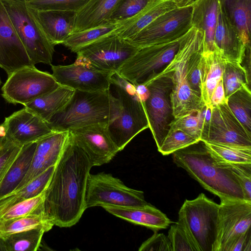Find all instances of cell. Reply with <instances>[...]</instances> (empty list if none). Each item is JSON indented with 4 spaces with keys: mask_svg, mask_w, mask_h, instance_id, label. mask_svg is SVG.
Returning a JSON list of instances; mask_svg holds the SVG:
<instances>
[{
    "mask_svg": "<svg viewBox=\"0 0 251 251\" xmlns=\"http://www.w3.org/2000/svg\"><path fill=\"white\" fill-rule=\"evenodd\" d=\"M92 167L87 155L69 131L45 190L43 211L54 226L69 227L81 218L86 209L85 194Z\"/></svg>",
    "mask_w": 251,
    "mask_h": 251,
    "instance_id": "6da1fadb",
    "label": "cell"
},
{
    "mask_svg": "<svg viewBox=\"0 0 251 251\" xmlns=\"http://www.w3.org/2000/svg\"><path fill=\"white\" fill-rule=\"evenodd\" d=\"M172 154L173 161L178 167L220 200H246L236 177L227 168L217 162L203 141Z\"/></svg>",
    "mask_w": 251,
    "mask_h": 251,
    "instance_id": "7a4b0ae2",
    "label": "cell"
},
{
    "mask_svg": "<svg viewBox=\"0 0 251 251\" xmlns=\"http://www.w3.org/2000/svg\"><path fill=\"white\" fill-rule=\"evenodd\" d=\"M120 111L119 100L109 90L97 92L75 90L67 104L47 123L56 132L98 124L108 126L118 117Z\"/></svg>",
    "mask_w": 251,
    "mask_h": 251,
    "instance_id": "3957f363",
    "label": "cell"
},
{
    "mask_svg": "<svg viewBox=\"0 0 251 251\" xmlns=\"http://www.w3.org/2000/svg\"><path fill=\"white\" fill-rule=\"evenodd\" d=\"M120 105L118 117L107 126L109 135L119 149L123 150L138 134L149 127L146 111L135 87L117 73L111 76Z\"/></svg>",
    "mask_w": 251,
    "mask_h": 251,
    "instance_id": "277c9868",
    "label": "cell"
},
{
    "mask_svg": "<svg viewBox=\"0 0 251 251\" xmlns=\"http://www.w3.org/2000/svg\"><path fill=\"white\" fill-rule=\"evenodd\" d=\"M203 37L204 35L201 31L192 27L180 38L176 53L166 66L172 71L173 86L170 97L175 119L195 113L206 108L201 97L191 89L186 76L187 59Z\"/></svg>",
    "mask_w": 251,
    "mask_h": 251,
    "instance_id": "5b68a950",
    "label": "cell"
},
{
    "mask_svg": "<svg viewBox=\"0 0 251 251\" xmlns=\"http://www.w3.org/2000/svg\"><path fill=\"white\" fill-rule=\"evenodd\" d=\"M142 84L148 90V96L142 102L149 128L158 149L169 130L170 124L175 119L170 97L173 86L172 71L166 66Z\"/></svg>",
    "mask_w": 251,
    "mask_h": 251,
    "instance_id": "8992f818",
    "label": "cell"
},
{
    "mask_svg": "<svg viewBox=\"0 0 251 251\" xmlns=\"http://www.w3.org/2000/svg\"><path fill=\"white\" fill-rule=\"evenodd\" d=\"M33 65H51L54 46L29 13L25 0H1Z\"/></svg>",
    "mask_w": 251,
    "mask_h": 251,
    "instance_id": "52a82bcc",
    "label": "cell"
},
{
    "mask_svg": "<svg viewBox=\"0 0 251 251\" xmlns=\"http://www.w3.org/2000/svg\"><path fill=\"white\" fill-rule=\"evenodd\" d=\"M219 204L203 193L186 200L178 212V220L186 226L200 251H213L218 223Z\"/></svg>",
    "mask_w": 251,
    "mask_h": 251,
    "instance_id": "ba28073f",
    "label": "cell"
},
{
    "mask_svg": "<svg viewBox=\"0 0 251 251\" xmlns=\"http://www.w3.org/2000/svg\"><path fill=\"white\" fill-rule=\"evenodd\" d=\"M149 203L143 191L126 186L110 174L89 175L85 194L86 209L97 206L137 207Z\"/></svg>",
    "mask_w": 251,
    "mask_h": 251,
    "instance_id": "9c48e42d",
    "label": "cell"
},
{
    "mask_svg": "<svg viewBox=\"0 0 251 251\" xmlns=\"http://www.w3.org/2000/svg\"><path fill=\"white\" fill-rule=\"evenodd\" d=\"M140 49L115 32L78 50L75 62L99 70L117 73Z\"/></svg>",
    "mask_w": 251,
    "mask_h": 251,
    "instance_id": "30bf717a",
    "label": "cell"
},
{
    "mask_svg": "<svg viewBox=\"0 0 251 251\" xmlns=\"http://www.w3.org/2000/svg\"><path fill=\"white\" fill-rule=\"evenodd\" d=\"M192 5L176 7L157 17L129 40L139 48L179 40L192 27Z\"/></svg>",
    "mask_w": 251,
    "mask_h": 251,
    "instance_id": "8fae6325",
    "label": "cell"
},
{
    "mask_svg": "<svg viewBox=\"0 0 251 251\" xmlns=\"http://www.w3.org/2000/svg\"><path fill=\"white\" fill-rule=\"evenodd\" d=\"M180 39L141 48L117 73L134 85L143 84L172 61L178 49Z\"/></svg>",
    "mask_w": 251,
    "mask_h": 251,
    "instance_id": "7c38bea8",
    "label": "cell"
},
{
    "mask_svg": "<svg viewBox=\"0 0 251 251\" xmlns=\"http://www.w3.org/2000/svg\"><path fill=\"white\" fill-rule=\"evenodd\" d=\"M60 85L52 74L31 65L19 69L8 75L1 88V96L9 103L24 105Z\"/></svg>",
    "mask_w": 251,
    "mask_h": 251,
    "instance_id": "4fadbf2b",
    "label": "cell"
},
{
    "mask_svg": "<svg viewBox=\"0 0 251 251\" xmlns=\"http://www.w3.org/2000/svg\"><path fill=\"white\" fill-rule=\"evenodd\" d=\"M201 141L251 148V132L236 118L226 102L210 109L209 117L206 116L203 126Z\"/></svg>",
    "mask_w": 251,
    "mask_h": 251,
    "instance_id": "5bb4252c",
    "label": "cell"
},
{
    "mask_svg": "<svg viewBox=\"0 0 251 251\" xmlns=\"http://www.w3.org/2000/svg\"><path fill=\"white\" fill-rule=\"evenodd\" d=\"M220 200L217 237L213 251H224L232 240L251 230V201Z\"/></svg>",
    "mask_w": 251,
    "mask_h": 251,
    "instance_id": "9a60e30c",
    "label": "cell"
},
{
    "mask_svg": "<svg viewBox=\"0 0 251 251\" xmlns=\"http://www.w3.org/2000/svg\"><path fill=\"white\" fill-rule=\"evenodd\" d=\"M52 75L57 83L75 90L86 92L110 89L115 73L103 71L77 62L67 65H51Z\"/></svg>",
    "mask_w": 251,
    "mask_h": 251,
    "instance_id": "2e32d148",
    "label": "cell"
},
{
    "mask_svg": "<svg viewBox=\"0 0 251 251\" xmlns=\"http://www.w3.org/2000/svg\"><path fill=\"white\" fill-rule=\"evenodd\" d=\"M107 126L94 124L69 131L87 155L92 167L109 162L119 151L109 135Z\"/></svg>",
    "mask_w": 251,
    "mask_h": 251,
    "instance_id": "e0dca14e",
    "label": "cell"
},
{
    "mask_svg": "<svg viewBox=\"0 0 251 251\" xmlns=\"http://www.w3.org/2000/svg\"><path fill=\"white\" fill-rule=\"evenodd\" d=\"M33 65L0 0V67L8 75L23 67Z\"/></svg>",
    "mask_w": 251,
    "mask_h": 251,
    "instance_id": "ac0fdd59",
    "label": "cell"
},
{
    "mask_svg": "<svg viewBox=\"0 0 251 251\" xmlns=\"http://www.w3.org/2000/svg\"><path fill=\"white\" fill-rule=\"evenodd\" d=\"M5 138L23 146L37 142L53 131L47 123L25 107L5 118Z\"/></svg>",
    "mask_w": 251,
    "mask_h": 251,
    "instance_id": "d6986e66",
    "label": "cell"
},
{
    "mask_svg": "<svg viewBox=\"0 0 251 251\" xmlns=\"http://www.w3.org/2000/svg\"><path fill=\"white\" fill-rule=\"evenodd\" d=\"M69 131H54L37 142L30 167L23 179L15 189L28 184L59 160L67 142Z\"/></svg>",
    "mask_w": 251,
    "mask_h": 251,
    "instance_id": "ffe728a7",
    "label": "cell"
},
{
    "mask_svg": "<svg viewBox=\"0 0 251 251\" xmlns=\"http://www.w3.org/2000/svg\"><path fill=\"white\" fill-rule=\"evenodd\" d=\"M27 10L48 40L54 46L62 43L73 32L76 12Z\"/></svg>",
    "mask_w": 251,
    "mask_h": 251,
    "instance_id": "44dd1931",
    "label": "cell"
},
{
    "mask_svg": "<svg viewBox=\"0 0 251 251\" xmlns=\"http://www.w3.org/2000/svg\"><path fill=\"white\" fill-rule=\"evenodd\" d=\"M215 50L226 61L241 64L246 45L237 29L228 21L220 6L214 36Z\"/></svg>",
    "mask_w": 251,
    "mask_h": 251,
    "instance_id": "7402d4cb",
    "label": "cell"
},
{
    "mask_svg": "<svg viewBox=\"0 0 251 251\" xmlns=\"http://www.w3.org/2000/svg\"><path fill=\"white\" fill-rule=\"evenodd\" d=\"M110 214L135 225L144 226L154 231L164 229L172 223L160 210L149 203L137 207L103 206Z\"/></svg>",
    "mask_w": 251,
    "mask_h": 251,
    "instance_id": "603a6c76",
    "label": "cell"
},
{
    "mask_svg": "<svg viewBox=\"0 0 251 251\" xmlns=\"http://www.w3.org/2000/svg\"><path fill=\"white\" fill-rule=\"evenodd\" d=\"M191 5L192 26L204 35V52L215 50L214 36L220 9L219 0H197Z\"/></svg>",
    "mask_w": 251,
    "mask_h": 251,
    "instance_id": "cb8c5ba5",
    "label": "cell"
},
{
    "mask_svg": "<svg viewBox=\"0 0 251 251\" xmlns=\"http://www.w3.org/2000/svg\"><path fill=\"white\" fill-rule=\"evenodd\" d=\"M176 7L174 0H153L115 32L121 38L129 40L159 16Z\"/></svg>",
    "mask_w": 251,
    "mask_h": 251,
    "instance_id": "d4e9b609",
    "label": "cell"
},
{
    "mask_svg": "<svg viewBox=\"0 0 251 251\" xmlns=\"http://www.w3.org/2000/svg\"><path fill=\"white\" fill-rule=\"evenodd\" d=\"M120 0H89L76 13L73 32L109 23L108 19Z\"/></svg>",
    "mask_w": 251,
    "mask_h": 251,
    "instance_id": "484cf974",
    "label": "cell"
},
{
    "mask_svg": "<svg viewBox=\"0 0 251 251\" xmlns=\"http://www.w3.org/2000/svg\"><path fill=\"white\" fill-rule=\"evenodd\" d=\"M74 92V89L60 85L25 104L24 106L47 122L67 104Z\"/></svg>",
    "mask_w": 251,
    "mask_h": 251,
    "instance_id": "4316f807",
    "label": "cell"
},
{
    "mask_svg": "<svg viewBox=\"0 0 251 251\" xmlns=\"http://www.w3.org/2000/svg\"><path fill=\"white\" fill-rule=\"evenodd\" d=\"M229 22L237 29L246 45L251 44V0H219Z\"/></svg>",
    "mask_w": 251,
    "mask_h": 251,
    "instance_id": "83f0119b",
    "label": "cell"
},
{
    "mask_svg": "<svg viewBox=\"0 0 251 251\" xmlns=\"http://www.w3.org/2000/svg\"><path fill=\"white\" fill-rule=\"evenodd\" d=\"M37 142L24 145L0 183V198L14 190L23 179L31 163Z\"/></svg>",
    "mask_w": 251,
    "mask_h": 251,
    "instance_id": "f1b7e54d",
    "label": "cell"
},
{
    "mask_svg": "<svg viewBox=\"0 0 251 251\" xmlns=\"http://www.w3.org/2000/svg\"><path fill=\"white\" fill-rule=\"evenodd\" d=\"M55 165L48 168L23 187L15 190L0 198V215L11 206L43 191L48 186Z\"/></svg>",
    "mask_w": 251,
    "mask_h": 251,
    "instance_id": "f546056e",
    "label": "cell"
},
{
    "mask_svg": "<svg viewBox=\"0 0 251 251\" xmlns=\"http://www.w3.org/2000/svg\"><path fill=\"white\" fill-rule=\"evenodd\" d=\"M205 71L202 85L201 98L206 109H210L212 93L222 79L226 60L217 50L204 52Z\"/></svg>",
    "mask_w": 251,
    "mask_h": 251,
    "instance_id": "4dcf8cb0",
    "label": "cell"
},
{
    "mask_svg": "<svg viewBox=\"0 0 251 251\" xmlns=\"http://www.w3.org/2000/svg\"><path fill=\"white\" fill-rule=\"evenodd\" d=\"M54 226L52 221L44 212L34 213L0 222V239H3L13 234L38 228H44L47 232Z\"/></svg>",
    "mask_w": 251,
    "mask_h": 251,
    "instance_id": "1f68e13d",
    "label": "cell"
},
{
    "mask_svg": "<svg viewBox=\"0 0 251 251\" xmlns=\"http://www.w3.org/2000/svg\"><path fill=\"white\" fill-rule=\"evenodd\" d=\"M126 21L122 22L109 23L73 33L62 44L72 52L75 53L82 48L115 32Z\"/></svg>",
    "mask_w": 251,
    "mask_h": 251,
    "instance_id": "d6a6232c",
    "label": "cell"
},
{
    "mask_svg": "<svg viewBox=\"0 0 251 251\" xmlns=\"http://www.w3.org/2000/svg\"><path fill=\"white\" fill-rule=\"evenodd\" d=\"M204 43V40L203 37L190 54L186 64L187 82L191 89L201 97L205 71Z\"/></svg>",
    "mask_w": 251,
    "mask_h": 251,
    "instance_id": "836d02e7",
    "label": "cell"
},
{
    "mask_svg": "<svg viewBox=\"0 0 251 251\" xmlns=\"http://www.w3.org/2000/svg\"><path fill=\"white\" fill-rule=\"evenodd\" d=\"M45 232L38 228L11 234L2 239L4 251H36Z\"/></svg>",
    "mask_w": 251,
    "mask_h": 251,
    "instance_id": "e575fe53",
    "label": "cell"
},
{
    "mask_svg": "<svg viewBox=\"0 0 251 251\" xmlns=\"http://www.w3.org/2000/svg\"><path fill=\"white\" fill-rule=\"evenodd\" d=\"M203 142L212 156L218 161L251 164V148Z\"/></svg>",
    "mask_w": 251,
    "mask_h": 251,
    "instance_id": "d590c367",
    "label": "cell"
},
{
    "mask_svg": "<svg viewBox=\"0 0 251 251\" xmlns=\"http://www.w3.org/2000/svg\"><path fill=\"white\" fill-rule=\"evenodd\" d=\"M227 104L236 118L251 132V91L243 86L226 99Z\"/></svg>",
    "mask_w": 251,
    "mask_h": 251,
    "instance_id": "8d00e7d4",
    "label": "cell"
},
{
    "mask_svg": "<svg viewBox=\"0 0 251 251\" xmlns=\"http://www.w3.org/2000/svg\"><path fill=\"white\" fill-rule=\"evenodd\" d=\"M222 79L226 99L243 86L251 88V79L245 68L239 63L226 61Z\"/></svg>",
    "mask_w": 251,
    "mask_h": 251,
    "instance_id": "74e56055",
    "label": "cell"
},
{
    "mask_svg": "<svg viewBox=\"0 0 251 251\" xmlns=\"http://www.w3.org/2000/svg\"><path fill=\"white\" fill-rule=\"evenodd\" d=\"M46 189L39 194L19 202L8 208L0 215V222L44 212L43 204Z\"/></svg>",
    "mask_w": 251,
    "mask_h": 251,
    "instance_id": "f35d334b",
    "label": "cell"
},
{
    "mask_svg": "<svg viewBox=\"0 0 251 251\" xmlns=\"http://www.w3.org/2000/svg\"><path fill=\"white\" fill-rule=\"evenodd\" d=\"M207 110L205 108L195 113L174 119L169 125V130H181L198 141H201Z\"/></svg>",
    "mask_w": 251,
    "mask_h": 251,
    "instance_id": "ab89813d",
    "label": "cell"
},
{
    "mask_svg": "<svg viewBox=\"0 0 251 251\" xmlns=\"http://www.w3.org/2000/svg\"><path fill=\"white\" fill-rule=\"evenodd\" d=\"M167 237L171 245L172 251H200L191 233L178 219L170 226Z\"/></svg>",
    "mask_w": 251,
    "mask_h": 251,
    "instance_id": "60d3db41",
    "label": "cell"
},
{
    "mask_svg": "<svg viewBox=\"0 0 251 251\" xmlns=\"http://www.w3.org/2000/svg\"><path fill=\"white\" fill-rule=\"evenodd\" d=\"M199 141L181 130L170 129L157 149L162 154L166 155Z\"/></svg>",
    "mask_w": 251,
    "mask_h": 251,
    "instance_id": "b9f144b4",
    "label": "cell"
},
{
    "mask_svg": "<svg viewBox=\"0 0 251 251\" xmlns=\"http://www.w3.org/2000/svg\"><path fill=\"white\" fill-rule=\"evenodd\" d=\"M153 0H120L108 22H125L139 13Z\"/></svg>",
    "mask_w": 251,
    "mask_h": 251,
    "instance_id": "7bdbcfd3",
    "label": "cell"
},
{
    "mask_svg": "<svg viewBox=\"0 0 251 251\" xmlns=\"http://www.w3.org/2000/svg\"><path fill=\"white\" fill-rule=\"evenodd\" d=\"M27 6L38 10L77 12L89 0H25Z\"/></svg>",
    "mask_w": 251,
    "mask_h": 251,
    "instance_id": "ee69618b",
    "label": "cell"
},
{
    "mask_svg": "<svg viewBox=\"0 0 251 251\" xmlns=\"http://www.w3.org/2000/svg\"><path fill=\"white\" fill-rule=\"evenodd\" d=\"M216 161L232 173L240 184L245 199L251 201V164L231 163Z\"/></svg>",
    "mask_w": 251,
    "mask_h": 251,
    "instance_id": "f6af8a7d",
    "label": "cell"
},
{
    "mask_svg": "<svg viewBox=\"0 0 251 251\" xmlns=\"http://www.w3.org/2000/svg\"><path fill=\"white\" fill-rule=\"evenodd\" d=\"M23 146L19 145L5 137L0 145V183L17 158Z\"/></svg>",
    "mask_w": 251,
    "mask_h": 251,
    "instance_id": "bcb514c9",
    "label": "cell"
},
{
    "mask_svg": "<svg viewBox=\"0 0 251 251\" xmlns=\"http://www.w3.org/2000/svg\"><path fill=\"white\" fill-rule=\"evenodd\" d=\"M139 251H172L171 245L167 237L163 233L157 231L144 242L138 250Z\"/></svg>",
    "mask_w": 251,
    "mask_h": 251,
    "instance_id": "7dc6e473",
    "label": "cell"
},
{
    "mask_svg": "<svg viewBox=\"0 0 251 251\" xmlns=\"http://www.w3.org/2000/svg\"><path fill=\"white\" fill-rule=\"evenodd\" d=\"M224 251H251V231L232 240Z\"/></svg>",
    "mask_w": 251,
    "mask_h": 251,
    "instance_id": "c3c4849f",
    "label": "cell"
},
{
    "mask_svg": "<svg viewBox=\"0 0 251 251\" xmlns=\"http://www.w3.org/2000/svg\"><path fill=\"white\" fill-rule=\"evenodd\" d=\"M226 102L222 79L214 89L210 97V109L213 106Z\"/></svg>",
    "mask_w": 251,
    "mask_h": 251,
    "instance_id": "681fc988",
    "label": "cell"
},
{
    "mask_svg": "<svg viewBox=\"0 0 251 251\" xmlns=\"http://www.w3.org/2000/svg\"><path fill=\"white\" fill-rule=\"evenodd\" d=\"M197 0H174L177 7H183L191 5Z\"/></svg>",
    "mask_w": 251,
    "mask_h": 251,
    "instance_id": "f907efd6",
    "label": "cell"
},
{
    "mask_svg": "<svg viewBox=\"0 0 251 251\" xmlns=\"http://www.w3.org/2000/svg\"><path fill=\"white\" fill-rule=\"evenodd\" d=\"M6 135L5 129L4 126L0 125V137H4Z\"/></svg>",
    "mask_w": 251,
    "mask_h": 251,
    "instance_id": "816d5d0a",
    "label": "cell"
},
{
    "mask_svg": "<svg viewBox=\"0 0 251 251\" xmlns=\"http://www.w3.org/2000/svg\"><path fill=\"white\" fill-rule=\"evenodd\" d=\"M0 251H4V248L2 239H0Z\"/></svg>",
    "mask_w": 251,
    "mask_h": 251,
    "instance_id": "f5cc1de1",
    "label": "cell"
},
{
    "mask_svg": "<svg viewBox=\"0 0 251 251\" xmlns=\"http://www.w3.org/2000/svg\"><path fill=\"white\" fill-rule=\"evenodd\" d=\"M4 138H5V137H0V145L1 144V143L3 141Z\"/></svg>",
    "mask_w": 251,
    "mask_h": 251,
    "instance_id": "db71d44e",
    "label": "cell"
},
{
    "mask_svg": "<svg viewBox=\"0 0 251 251\" xmlns=\"http://www.w3.org/2000/svg\"><path fill=\"white\" fill-rule=\"evenodd\" d=\"M1 83V80H0V85Z\"/></svg>",
    "mask_w": 251,
    "mask_h": 251,
    "instance_id": "11a10c76",
    "label": "cell"
}]
</instances>
